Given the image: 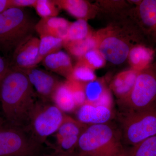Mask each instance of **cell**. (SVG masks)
Here are the masks:
<instances>
[{"mask_svg": "<svg viewBox=\"0 0 156 156\" xmlns=\"http://www.w3.org/2000/svg\"><path fill=\"white\" fill-rule=\"evenodd\" d=\"M97 49L106 61L115 65L123 63L134 46L128 42L121 31L109 26L95 33Z\"/></svg>", "mask_w": 156, "mask_h": 156, "instance_id": "ba28073f", "label": "cell"}, {"mask_svg": "<svg viewBox=\"0 0 156 156\" xmlns=\"http://www.w3.org/2000/svg\"><path fill=\"white\" fill-rule=\"evenodd\" d=\"M87 125L66 115L63 122L54 134L56 138L53 151L66 154H74L81 134Z\"/></svg>", "mask_w": 156, "mask_h": 156, "instance_id": "9c48e42d", "label": "cell"}, {"mask_svg": "<svg viewBox=\"0 0 156 156\" xmlns=\"http://www.w3.org/2000/svg\"><path fill=\"white\" fill-rule=\"evenodd\" d=\"M65 81L72 92L77 107L85 103L87 101L85 94V83L71 80H66Z\"/></svg>", "mask_w": 156, "mask_h": 156, "instance_id": "83f0119b", "label": "cell"}, {"mask_svg": "<svg viewBox=\"0 0 156 156\" xmlns=\"http://www.w3.org/2000/svg\"><path fill=\"white\" fill-rule=\"evenodd\" d=\"M106 60L96 48L88 51L80 58L77 63L85 66L93 70L103 67Z\"/></svg>", "mask_w": 156, "mask_h": 156, "instance_id": "cb8c5ba5", "label": "cell"}, {"mask_svg": "<svg viewBox=\"0 0 156 156\" xmlns=\"http://www.w3.org/2000/svg\"><path fill=\"white\" fill-rule=\"evenodd\" d=\"M155 50L149 46L137 44L133 47L128 57L131 69L140 72L149 66L154 61Z\"/></svg>", "mask_w": 156, "mask_h": 156, "instance_id": "e0dca14e", "label": "cell"}, {"mask_svg": "<svg viewBox=\"0 0 156 156\" xmlns=\"http://www.w3.org/2000/svg\"><path fill=\"white\" fill-rule=\"evenodd\" d=\"M58 9L78 19L87 20L95 16L97 7L84 0H54Z\"/></svg>", "mask_w": 156, "mask_h": 156, "instance_id": "9a60e30c", "label": "cell"}, {"mask_svg": "<svg viewBox=\"0 0 156 156\" xmlns=\"http://www.w3.org/2000/svg\"><path fill=\"white\" fill-rule=\"evenodd\" d=\"M97 40L95 33L86 38L76 41L69 42L64 43L63 47L70 54L79 58L87 52L96 48Z\"/></svg>", "mask_w": 156, "mask_h": 156, "instance_id": "ffe728a7", "label": "cell"}, {"mask_svg": "<svg viewBox=\"0 0 156 156\" xmlns=\"http://www.w3.org/2000/svg\"><path fill=\"white\" fill-rule=\"evenodd\" d=\"M139 72L131 69L119 73L115 77L111 87L119 99L126 97L131 92Z\"/></svg>", "mask_w": 156, "mask_h": 156, "instance_id": "ac0fdd59", "label": "cell"}, {"mask_svg": "<svg viewBox=\"0 0 156 156\" xmlns=\"http://www.w3.org/2000/svg\"><path fill=\"white\" fill-rule=\"evenodd\" d=\"M119 128L108 122L87 126L81 134L74 154L77 156H126Z\"/></svg>", "mask_w": 156, "mask_h": 156, "instance_id": "7a4b0ae2", "label": "cell"}, {"mask_svg": "<svg viewBox=\"0 0 156 156\" xmlns=\"http://www.w3.org/2000/svg\"><path fill=\"white\" fill-rule=\"evenodd\" d=\"M34 8L41 18L57 17L59 13V9L54 0H37Z\"/></svg>", "mask_w": 156, "mask_h": 156, "instance_id": "484cf974", "label": "cell"}, {"mask_svg": "<svg viewBox=\"0 0 156 156\" xmlns=\"http://www.w3.org/2000/svg\"><path fill=\"white\" fill-rule=\"evenodd\" d=\"M63 45V40L60 38L51 36H40L38 57V64L42 62L46 56L61 50Z\"/></svg>", "mask_w": 156, "mask_h": 156, "instance_id": "44dd1931", "label": "cell"}, {"mask_svg": "<svg viewBox=\"0 0 156 156\" xmlns=\"http://www.w3.org/2000/svg\"><path fill=\"white\" fill-rule=\"evenodd\" d=\"M51 100L65 113L73 111L78 108L66 81L61 82L58 84L53 92Z\"/></svg>", "mask_w": 156, "mask_h": 156, "instance_id": "d6986e66", "label": "cell"}, {"mask_svg": "<svg viewBox=\"0 0 156 156\" xmlns=\"http://www.w3.org/2000/svg\"><path fill=\"white\" fill-rule=\"evenodd\" d=\"M10 9V0H0V13Z\"/></svg>", "mask_w": 156, "mask_h": 156, "instance_id": "1f68e13d", "label": "cell"}, {"mask_svg": "<svg viewBox=\"0 0 156 156\" xmlns=\"http://www.w3.org/2000/svg\"><path fill=\"white\" fill-rule=\"evenodd\" d=\"M136 5L138 27L149 46L156 49V0H143Z\"/></svg>", "mask_w": 156, "mask_h": 156, "instance_id": "30bf717a", "label": "cell"}, {"mask_svg": "<svg viewBox=\"0 0 156 156\" xmlns=\"http://www.w3.org/2000/svg\"><path fill=\"white\" fill-rule=\"evenodd\" d=\"M118 102L122 112L156 107V61L139 72L131 92Z\"/></svg>", "mask_w": 156, "mask_h": 156, "instance_id": "5b68a950", "label": "cell"}, {"mask_svg": "<svg viewBox=\"0 0 156 156\" xmlns=\"http://www.w3.org/2000/svg\"><path fill=\"white\" fill-rule=\"evenodd\" d=\"M41 148L23 128L5 122L0 127V156H34Z\"/></svg>", "mask_w": 156, "mask_h": 156, "instance_id": "52a82bcc", "label": "cell"}, {"mask_svg": "<svg viewBox=\"0 0 156 156\" xmlns=\"http://www.w3.org/2000/svg\"><path fill=\"white\" fill-rule=\"evenodd\" d=\"M5 122H4V121H3L2 118H1V115H0V127H1V126H2L3 124H4Z\"/></svg>", "mask_w": 156, "mask_h": 156, "instance_id": "d6a6232c", "label": "cell"}, {"mask_svg": "<svg viewBox=\"0 0 156 156\" xmlns=\"http://www.w3.org/2000/svg\"><path fill=\"white\" fill-rule=\"evenodd\" d=\"M42 63L48 70L62 76L66 80L70 76L74 67L69 55L61 50L46 56Z\"/></svg>", "mask_w": 156, "mask_h": 156, "instance_id": "2e32d148", "label": "cell"}, {"mask_svg": "<svg viewBox=\"0 0 156 156\" xmlns=\"http://www.w3.org/2000/svg\"><path fill=\"white\" fill-rule=\"evenodd\" d=\"M39 44L40 39L34 36L23 42L12 53L10 67L22 71L36 67Z\"/></svg>", "mask_w": 156, "mask_h": 156, "instance_id": "8fae6325", "label": "cell"}, {"mask_svg": "<svg viewBox=\"0 0 156 156\" xmlns=\"http://www.w3.org/2000/svg\"><path fill=\"white\" fill-rule=\"evenodd\" d=\"M126 156H156V135L131 147Z\"/></svg>", "mask_w": 156, "mask_h": 156, "instance_id": "603a6c76", "label": "cell"}, {"mask_svg": "<svg viewBox=\"0 0 156 156\" xmlns=\"http://www.w3.org/2000/svg\"><path fill=\"white\" fill-rule=\"evenodd\" d=\"M36 95L26 73L10 66L0 87V102L5 122L25 130Z\"/></svg>", "mask_w": 156, "mask_h": 156, "instance_id": "6da1fadb", "label": "cell"}, {"mask_svg": "<svg viewBox=\"0 0 156 156\" xmlns=\"http://www.w3.org/2000/svg\"><path fill=\"white\" fill-rule=\"evenodd\" d=\"M36 91L40 100L47 102L51 100L53 92L61 81L51 73L36 67L23 71Z\"/></svg>", "mask_w": 156, "mask_h": 156, "instance_id": "7c38bea8", "label": "cell"}, {"mask_svg": "<svg viewBox=\"0 0 156 156\" xmlns=\"http://www.w3.org/2000/svg\"><path fill=\"white\" fill-rule=\"evenodd\" d=\"M36 23L23 8H10L0 13V51L5 55L13 53L33 37Z\"/></svg>", "mask_w": 156, "mask_h": 156, "instance_id": "3957f363", "label": "cell"}, {"mask_svg": "<svg viewBox=\"0 0 156 156\" xmlns=\"http://www.w3.org/2000/svg\"><path fill=\"white\" fill-rule=\"evenodd\" d=\"M112 115L111 108L88 101L78 107L76 113V120L87 126L108 122Z\"/></svg>", "mask_w": 156, "mask_h": 156, "instance_id": "4fadbf2b", "label": "cell"}, {"mask_svg": "<svg viewBox=\"0 0 156 156\" xmlns=\"http://www.w3.org/2000/svg\"><path fill=\"white\" fill-rule=\"evenodd\" d=\"M34 156H77L74 154H66L53 151L51 153L41 154V152Z\"/></svg>", "mask_w": 156, "mask_h": 156, "instance_id": "4dcf8cb0", "label": "cell"}, {"mask_svg": "<svg viewBox=\"0 0 156 156\" xmlns=\"http://www.w3.org/2000/svg\"><path fill=\"white\" fill-rule=\"evenodd\" d=\"M37 0H10V8L34 7Z\"/></svg>", "mask_w": 156, "mask_h": 156, "instance_id": "f1b7e54d", "label": "cell"}, {"mask_svg": "<svg viewBox=\"0 0 156 156\" xmlns=\"http://www.w3.org/2000/svg\"><path fill=\"white\" fill-rule=\"evenodd\" d=\"M67 115L53 102L37 100L31 112L25 131L40 145L53 135Z\"/></svg>", "mask_w": 156, "mask_h": 156, "instance_id": "277c9868", "label": "cell"}, {"mask_svg": "<svg viewBox=\"0 0 156 156\" xmlns=\"http://www.w3.org/2000/svg\"><path fill=\"white\" fill-rule=\"evenodd\" d=\"M10 68V64H9L5 59L0 55V87L3 79Z\"/></svg>", "mask_w": 156, "mask_h": 156, "instance_id": "f546056e", "label": "cell"}, {"mask_svg": "<svg viewBox=\"0 0 156 156\" xmlns=\"http://www.w3.org/2000/svg\"><path fill=\"white\" fill-rule=\"evenodd\" d=\"M120 128L124 144L131 147L156 135V107L137 112H122Z\"/></svg>", "mask_w": 156, "mask_h": 156, "instance_id": "8992f818", "label": "cell"}, {"mask_svg": "<svg viewBox=\"0 0 156 156\" xmlns=\"http://www.w3.org/2000/svg\"><path fill=\"white\" fill-rule=\"evenodd\" d=\"M93 33L87 20L78 19L74 22L70 23L67 35L63 42L64 43L83 40L92 35Z\"/></svg>", "mask_w": 156, "mask_h": 156, "instance_id": "7402d4cb", "label": "cell"}, {"mask_svg": "<svg viewBox=\"0 0 156 156\" xmlns=\"http://www.w3.org/2000/svg\"><path fill=\"white\" fill-rule=\"evenodd\" d=\"M101 82L95 80L86 83L85 85L86 101L94 103L105 90Z\"/></svg>", "mask_w": 156, "mask_h": 156, "instance_id": "4316f807", "label": "cell"}, {"mask_svg": "<svg viewBox=\"0 0 156 156\" xmlns=\"http://www.w3.org/2000/svg\"><path fill=\"white\" fill-rule=\"evenodd\" d=\"M96 80L94 70L76 63L74 66L72 72L69 77L66 80H71L86 83Z\"/></svg>", "mask_w": 156, "mask_h": 156, "instance_id": "d4e9b609", "label": "cell"}, {"mask_svg": "<svg viewBox=\"0 0 156 156\" xmlns=\"http://www.w3.org/2000/svg\"><path fill=\"white\" fill-rule=\"evenodd\" d=\"M70 23L59 17L41 18L35 26V31L39 35L51 36L60 38L63 41L66 38Z\"/></svg>", "mask_w": 156, "mask_h": 156, "instance_id": "5bb4252c", "label": "cell"}]
</instances>
